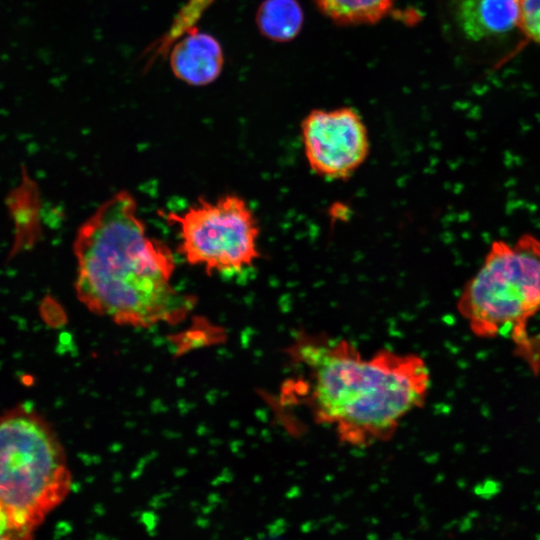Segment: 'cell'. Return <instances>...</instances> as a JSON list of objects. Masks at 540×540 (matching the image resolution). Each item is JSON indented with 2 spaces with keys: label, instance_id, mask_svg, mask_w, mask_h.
<instances>
[{
  "label": "cell",
  "instance_id": "6da1fadb",
  "mask_svg": "<svg viewBox=\"0 0 540 540\" xmlns=\"http://www.w3.org/2000/svg\"><path fill=\"white\" fill-rule=\"evenodd\" d=\"M73 251L79 301L118 324L178 322L196 302L172 286L173 254L149 237L126 190L108 198L80 226Z\"/></svg>",
  "mask_w": 540,
  "mask_h": 540
},
{
  "label": "cell",
  "instance_id": "7a4b0ae2",
  "mask_svg": "<svg viewBox=\"0 0 540 540\" xmlns=\"http://www.w3.org/2000/svg\"><path fill=\"white\" fill-rule=\"evenodd\" d=\"M292 355L308 369L315 421L353 447L389 440L430 387L429 368L413 353L382 349L365 357L347 339L303 333Z\"/></svg>",
  "mask_w": 540,
  "mask_h": 540
},
{
  "label": "cell",
  "instance_id": "3957f363",
  "mask_svg": "<svg viewBox=\"0 0 540 540\" xmlns=\"http://www.w3.org/2000/svg\"><path fill=\"white\" fill-rule=\"evenodd\" d=\"M71 473L64 448L34 409L0 415V505L26 539L66 498Z\"/></svg>",
  "mask_w": 540,
  "mask_h": 540
},
{
  "label": "cell",
  "instance_id": "277c9868",
  "mask_svg": "<svg viewBox=\"0 0 540 540\" xmlns=\"http://www.w3.org/2000/svg\"><path fill=\"white\" fill-rule=\"evenodd\" d=\"M456 307L479 336H524L525 322L540 312V240L526 233L493 241Z\"/></svg>",
  "mask_w": 540,
  "mask_h": 540
},
{
  "label": "cell",
  "instance_id": "5b68a950",
  "mask_svg": "<svg viewBox=\"0 0 540 540\" xmlns=\"http://www.w3.org/2000/svg\"><path fill=\"white\" fill-rule=\"evenodd\" d=\"M166 219L179 226V253L208 274L238 271L260 257L257 220L237 195L215 201L199 199L184 213H169Z\"/></svg>",
  "mask_w": 540,
  "mask_h": 540
},
{
  "label": "cell",
  "instance_id": "8992f818",
  "mask_svg": "<svg viewBox=\"0 0 540 540\" xmlns=\"http://www.w3.org/2000/svg\"><path fill=\"white\" fill-rule=\"evenodd\" d=\"M310 169L328 180H344L366 161L370 141L359 113L350 107L310 111L301 123Z\"/></svg>",
  "mask_w": 540,
  "mask_h": 540
},
{
  "label": "cell",
  "instance_id": "52a82bcc",
  "mask_svg": "<svg viewBox=\"0 0 540 540\" xmlns=\"http://www.w3.org/2000/svg\"><path fill=\"white\" fill-rule=\"evenodd\" d=\"M447 12L457 32L472 42L505 35L518 23L516 0H451Z\"/></svg>",
  "mask_w": 540,
  "mask_h": 540
},
{
  "label": "cell",
  "instance_id": "ba28073f",
  "mask_svg": "<svg viewBox=\"0 0 540 540\" xmlns=\"http://www.w3.org/2000/svg\"><path fill=\"white\" fill-rule=\"evenodd\" d=\"M177 78L190 85H206L221 73L224 57L219 42L193 28L177 39L168 51Z\"/></svg>",
  "mask_w": 540,
  "mask_h": 540
},
{
  "label": "cell",
  "instance_id": "9c48e42d",
  "mask_svg": "<svg viewBox=\"0 0 540 540\" xmlns=\"http://www.w3.org/2000/svg\"><path fill=\"white\" fill-rule=\"evenodd\" d=\"M256 22L264 36L287 42L299 34L304 14L297 0H264L258 8Z\"/></svg>",
  "mask_w": 540,
  "mask_h": 540
},
{
  "label": "cell",
  "instance_id": "30bf717a",
  "mask_svg": "<svg viewBox=\"0 0 540 540\" xmlns=\"http://www.w3.org/2000/svg\"><path fill=\"white\" fill-rule=\"evenodd\" d=\"M319 11L339 25H369L383 19L394 0H313Z\"/></svg>",
  "mask_w": 540,
  "mask_h": 540
},
{
  "label": "cell",
  "instance_id": "8fae6325",
  "mask_svg": "<svg viewBox=\"0 0 540 540\" xmlns=\"http://www.w3.org/2000/svg\"><path fill=\"white\" fill-rule=\"evenodd\" d=\"M215 0H187L178 11L168 30L147 50L148 62L152 64L164 57L173 43L189 30L196 27L204 12Z\"/></svg>",
  "mask_w": 540,
  "mask_h": 540
},
{
  "label": "cell",
  "instance_id": "7c38bea8",
  "mask_svg": "<svg viewBox=\"0 0 540 540\" xmlns=\"http://www.w3.org/2000/svg\"><path fill=\"white\" fill-rule=\"evenodd\" d=\"M517 28L529 40L540 44V0H516Z\"/></svg>",
  "mask_w": 540,
  "mask_h": 540
},
{
  "label": "cell",
  "instance_id": "4fadbf2b",
  "mask_svg": "<svg viewBox=\"0 0 540 540\" xmlns=\"http://www.w3.org/2000/svg\"><path fill=\"white\" fill-rule=\"evenodd\" d=\"M0 539H26L24 535L14 526L11 519L0 505Z\"/></svg>",
  "mask_w": 540,
  "mask_h": 540
}]
</instances>
